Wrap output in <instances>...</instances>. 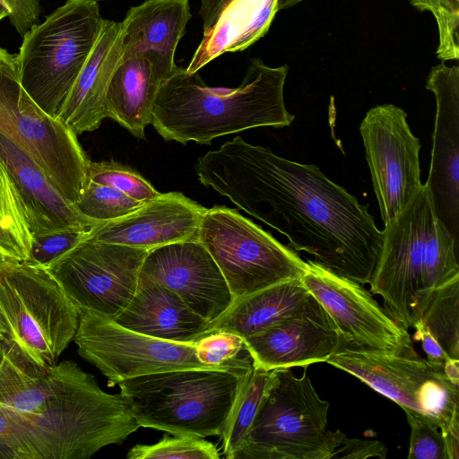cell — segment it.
<instances>
[{"instance_id":"14","label":"cell","mask_w":459,"mask_h":459,"mask_svg":"<svg viewBox=\"0 0 459 459\" xmlns=\"http://www.w3.org/2000/svg\"><path fill=\"white\" fill-rule=\"evenodd\" d=\"M405 111L394 104L377 105L362 119L359 133L373 189L385 225L392 221L421 188L420 139Z\"/></svg>"},{"instance_id":"4","label":"cell","mask_w":459,"mask_h":459,"mask_svg":"<svg viewBox=\"0 0 459 459\" xmlns=\"http://www.w3.org/2000/svg\"><path fill=\"white\" fill-rule=\"evenodd\" d=\"M459 244L438 219L425 184L383 230L369 282L404 330L422 316L436 289L459 276Z\"/></svg>"},{"instance_id":"24","label":"cell","mask_w":459,"mask_h":459,"mask_svg":"<svg viewBox=\"0 0 459 459\" xmlns=\"http://www.w3.org/2000/svg\"><path fill=\"white\" fill-rule=\"evenodd\" d=\"M278 0H230L203 32L186 70L198 71L226 53L243 51L264 36L278 12Z\"/></svg>"},{"instance_id":"3","label":"cell","mask_w":459,"mask_h":459,"mask_svg":"<svg viewBox=\"0 0 459 459\" xmlns=\"http://www.w3.org/2000/svg\"><path fill=\"white\" fill-rule=\"evenodd\" d=\"M286 65L253 58L236 88L210 87L198 73L178 66L156 96L151 125L166 141L211 144L217 137L250 128L290 126L283 99Z\"/></svg>"},{"instance_id":"22","label":"cell","mask_w":459,"mask_h":459,"mask_svg":"<svg viewBox=\"0 0 459 459\" xmlns=\"http://www.w3.org/2000/svg\"><path fill=\"white\" fill-rule=\"evenodd\" d=\"M117 324L160 340L194 343L212 332L210 323L174 291L139 275L137 290Z\"/></svg>"},{"instance_id":"30","label":"cell","mask_w":459,"mask_h":459,"mask_svg":"<svg viewBox=\"0 0 459 459\" xmlns=\"http://www.w3.org/2000/svg\"><path fill=\"white\" fill-rule=\"evenodd\" d=\"M0 223L24 253L30 255L33 235L22 197L0 156Z\"/></svg>"},{"instance_id":"46","label":"cell","mask_w":459,"mask_h":459,"mask_svg":"<svg viewBox=\"0 0 459 459\" xmlns=\"http://www.w3.org/2000/svg\"><path fill=\"white\" fill-rule=\"evenodd\" d=\"M303 0H278L277 1V9L282 10V9H288L290 7L294 6L298 3L301 2Z\"/></svg>"},{"instance_id":"42","label":"cell","mask_w":459,"mask_h":459,"mask_svg":"<svg viewBox=\"0 0 459 459\" xmlns=\"http://www.w3.org/2000/svg\"><path fill=\"white\" fill-rule=\"evenodd\" d=\"M25 374L10 359L0 344V393L15 385Z\"/></svg>"},{"instance_id":"10","label":"cell","mask_w":459,"mask_h":459,"mask_svg":"<svg viewBox=\"0 0 459 459\" xmlns=\"http://www.w3.org/2000/svg\"><path fill=\"white\" fill-rule=\"evenodd\" d=\"M198 240L223 274L234 301L273 284L301 278L304 261L292 248L238 210L215 205L204 212Z\"/></svg>"},{"instance_id":"43","label":"cell","mask_w":459,"mask_h":459,"mask_svg":"<svg viewBox=\"0 0 459 459\" xmlns=\"http://www.w3.org/2000/svg\"><path fill=\"white\" fill-rule=\"evenodd\" d=\"M6 260L27 261L28 255L0 223V262Z\"/></svg>"},{"instance_id":"48","label":"cell","mask_w":459,"mask_h":459,"mask_svg":"<svg viewBox=\"0 0 459 459\" xmlns=\"http://www.w3.org/2000/svg\"><path fill=\"white\" fill-rule=\"evenodd\" d=\"M448 4L455 15L459 16V0H447Z\"/></svg>"},{"instance_id":"13","label":"cell","mask_w":459,"mask_h":459,"mask_svg":"<svg viewBox=\"0 0 459 459\" xmlns=\"http://www.w3.org/2000/svg\"><path fill=\"white\" fill-rule=\"evenodd\" d=\"M74 341L77 353L108 378V386L152 373L213 368L197 359L194 343L151 337L90 310L80 311Z\"/></svg>"},{"instance_id":"35","label":"cell","mask_w":459,"mask_h":459,"mask_svg":"<svg viewBox=\"0 0 459 459\" xmlns=\"http://www.w3.org/2000/svg\"><path fill=\"white\" fill-rule=\"evenodd\" d=\"M420 11L430 12L437 22L439 43L437 56L443 62L459 57V16L455 15L447 0H410Z\"/></svg>"},{"instance_id":"2","label":"cell","mask_w":459,"mask_h":459,"mask_svg":"<svg viewBox=\"0 0 459 459\" xmlns=\"http://www.w3.org/2000/svg\"><path fill=\"white\" fill-rule=\"evenodd\" d=\"M0 405L12 425L17 459H87L140 428L123 395L101 390L73 360L40 377L24 374L0 393Z\"/></svg>"},{"instance_id":"33","label":"cell","mask_w":459,"mask_h":459,"mask_svg":"<svg viewBox=\"0 0 459 459\" xmlns=\"http://www.w3.org/2000/svg\"><path fill=\"white\" fill-rule=\"evenodd\" d=\"M194 345L197 359L213 368H231L250 356L244 339L227 331H212Z\"/></svg>"},{"instance_id":"32","label":"cell","mask_w":459,"mask_h":459,"mask_svg":"<svg viewBox=\"0 0 459 459\" xmlns=\"http://www.w3.org/2000/svg\"><path fill=\"white\" fill-rule=\"evenodd\" d=\"M87 178L112 186L140 202H147L160 194L134 169L112 160H90Z\"/></svg>"},{"instance_id":"39","label":"cell","mask_w":459,"mask_h":459,"mask_svg":"<svg viewBox=\"0 0 459 459\" xmlns=\"http://www.w3.org/2000/svg\"><path fill=\"white\" fill-rule=\"evenodd\" d=\"M412 327L415 329L414 338L421 342L422 349L427 356L426 359L435 365H443L449 357L427 329L423 322L419 319Z\"/></svg>"},{"instance_id":"16","label":"cell","mask_w":459,"mask_h":459,"mask_svg":"<svg viewBox=\"0 0 459 459\" xmlns=\"http://www.w3.org/2000/svg\"><path fill=\"white\" fill-rule=\"evenodd\" d=\"M140 275L174 291L210 324L234 302L219 266L198 239L149 250Z\"/></svg>"},{"instance_id":"49","label":"cell","mask_w":459,"mask_h":459,"mask_svg":"<svg viewBox=\"0 0 459 459\" xmlns=\"http://www.w3.org/2000/svg\"><path fill=\"white\" fill-rule=\"evenodd\" d=\"M1 337H2V331H1V326H0V340H1Z\"/></svg>"},{"instance_id":"17","label":"cell","mask_w":459,"mask_h":459,"mask_svg":"<svg viewBox=\"0 0 459 459\" xmlns=\"http://www.w3.org/2000/svg\"><path fill=\"white\" fill-rule=\"evenodd\" d=\"M426 88L436 98L429 172L425 183L438 219L459 244V67L431 68Z\"/></svg>"},{"instance_id":"8","label":"cell","mask_w":459,"mask_h":459,"mask_svg":"<svg viewBox=\"0 0 459 459\" xmlns=\"http://www.w3.org/2000/svg\"><path fill=\"white\" fill-rule=\"evenodd\" d=\"M304 367L271 370L258 411L235 459H333L342 432L326 429L330 403Z\"/></svg>"},{"instance_id":"9","label":"cell","mask_w":459,"mask_h":459,"mask_svg":"<svg viewBox=\"0 0 459 459\" xmlns=\"http://www.w3.org/2000/svg\"><path fill=\"white\" fill-rule=\"evenodd\" d=\"M0 133L22 150L70 203L80 198L90 159L77 134L23 88L16 55L0 48Z\"/></svg>"},{"instance_id":"27","label":"cell","mask_w":459,"mask_h":459,"mask_svg":"<svg viewBox=\"0 0 459 459\" xmlns=\"http://www.w3.org/2000/svg\"><path fill=\"white\" fill-rule=\"evenodd\" d=\"M270 377L271 370L253 366L243 378L221 436L225 458L235 459L258 411Z\"/></svg>"},{"instance_id":"29","label":"cell","mask_w":459,"mask_h":459,"mask_svg":"<svg viewBox=\"0 0 459 459\" xmlns=\"http://www.w3.org/2000/svg\"><path fill=\"white\" fill-rule=\"evenodd\" d=\"M144 203L112 186L87 178L82 193L74 205L82 215L92 221H108L132 212Z\"/></svg>"},{"instance_id":"5","label":"cell","mask_w":459,"mask_h":459,"mask_svg":"<svg viewBox=\"0 0 459 459\" xmlns=\"http://www.w3.org/2000/svg\"><path fill=\"white\" fill-rule=\"evenodd\" d=\"M80 311L50 270L0 262V344L25 374L40 377L74 340Z\"/></svg>"},{"instance_id":"44","label":"cell","mask_w":459,"mask_h":459,"mask_svg":"<svg viewBox=\"0 0 459 459\" xmlns=\"http://www.w3.org/2000/svg\"><path fill=\"white\" fill-rule=\"evenodd\" d=\"M230 1V0H201L199 14L203 21L204 30H206L214 23L223 7Z\"/></svg>"},{"instance_id":"38","label":"cell","mask_w":459,"mask_h":459,"mask_svg":"<svg viewBox=\"0 0 459 459\" xmlns=\"http://www.w3.org/2000/svg\"><path fill=\"white\" fill-rule=\"evenodd\" d=\"M10 10L11 23L22 37L38 24L41 13L39 0H3Z\"/></svg>"},{"instance_id":"15","label":"cell","mask_w":459,"mask_h":459,"mask_svg":"<svg viewBox=\"0 0 459 459\" xmlns=\"http://www.w3.org/2000/svg\"><path fill=\"white\" fill-rule=\"evenodd\" d=\"M300 279L329 314L344 340L392 354H419L409 331L395 323L362 285L312 259L306 261Z\"/></svg>"},{"instance_id":"47","label":"cell","mask_w":459,"mask_h":459,"mask_svg":"<svg viewBox=\"0 0 459 459\" xmlns=\"http://www.w3.org/2000/svg\"><path fill=\"white\" fill-rule=\"evenodd\" d=\"M10 15V10L3 0H0V21Z\"/></svg>"},{"instance_id":"1","label":"cell","mask_w":459,"mask_h":459,"mask_svg":"<svg viewBox=\"0 0 459 459\" xmlns=\"http://www.w3.org/2000/svg\"><path fill=\"white\" fill-rule=\"evenodd\" d=\"M199 181L285 236L334 273L369 284L383 243L368 205L314 164L278 156L240 136L198 158Z\"/></svg>"},{"instance_id":"6","label":"cell","mask_w":459,"mask_h":459,"mask_svg":"<svg viewBox=\"0 0 459 459\" xmlns=\"http://www.w3.org/2000/svg\"><path fill=\"white\" fill-rule=\"evenodd\" d=\"M249 356L229 368L178 369L143 375L117 385L140 427L174 436H221Z\"/></svg>"},{"instance_id":"31","label":"cell","mask_w":459,"mask_h":459,"mask_svg":"<svg viewBox=\"0 0 459 459\" xmlns=\"http://www.w3.org/2000/svg\"><path fill=\"white\" fill-rule=\"evenodd\" d=\"M216 446L201 437L164 436L152 445L138 444L128 451L127 459H218Z\"/></svg>"},{"instance_id":"21","label":"cell","mask_w":459,"mask_h":459,"mask_svg":"<svg viewBox=\"0 0 459 459\" xmlns=\"http://www.w3.org/2000/svg\"><path fill=\"white\" fill-rule=\"evenodd\" d=\"M0 156L22 197L33 237L70 227L91 230L100 222L82 215L53 186L41 169L1 133Z\"/></svg>"},{"instance_id":"7","label":"cell","mask_w":459,"mask_h":459,"mask_svg":"<svg viewBox=\"0 0 459 459\" xmlns=\"http://www.w3.org/2000/svg\"><path fill=\"white\" fill-rule=\"evenodd\" d=\"M95 0H66L22 36L16 55L22 84L48 115L59 117L101 32Z\"/></svg>"},{"instance_id":"28","label":"cell","mask_w":459,"mask_h":459,"mask_svg":"<svg viewBox=\"0 0 459 459\" xmlns=\"http://www.w3.org/2000/svg\"><path fill=\"white\" fill-rule=\"evenodd\" d=\"M420 319L447 356L459 359V276L434 290Z\"/></svg>"},{"instance_id":"19","label":"cell","mask_w":459,"mask_h":459,"mask_svg":"<svg viewBox=\"0 0 459 459\" xmlns=\"http://www.w3.org/2000/svg\"><path fill=\"white\" fill-rule=\"evenodd\" d=\"M206 210L182 193H160L123 217L96 223L87 238L146 250L195 240Z\"/></svg>"},{"instance_id":"37","label":"cell","mask_w":459,"mask_h":459,"mask_svg":"<svg viewBox=\"0 0 459 459\" xmlns=\"http://www.w3.org/2000/svg\"><path fill=\"white\" fill-rule=\"evenodd\" d=\"M387 451V447L379 440L350 438L343 434L335 449L333 458L366 459L377 457L385 459Z\"/></svg>"},{"instance_id":"50","label":"cell","mask_w":459,"mask_h":459,"mask_svg":"<svg viewBox=\"0 0 459 459\" xmlns=\"http://www.w3.org/2000/svg\"><path fill=\"white\" fill-rule=\"evenodd\" d=\"M95 1H97V2H98V1H103V0H95Z\"/></svg>"},{"instance_id":"12","label":"cell","mask_w":459,"mask_h":459,"mask_svg":"<svg viewBox=\"0 0 459 459\" xmlns=\"http://www.w3.org/2000/svg\"><path fill=\"white\" fill-rule=\"evenodd\" d=\"M148 251L86 237L47 267L79 311L114 319L134 296Z\"/></svg>"},{"instance_id":"45","label":"cell","mask_w":459,"mask_h":459,"mask_svg":"<svg viewBox=\"0 0 459 459\" xmlns=\"http://www.w3.org/2000/svg\"><path fill=\"white\" fill-rule=\"evenodd\" d=\"M444 371L453 384L459 385V359H446L444 363Z\"/></svg>"},{"instance_id":"23","label":"cell","mask_w":459,"mask_h":459,"mask_svg":"<svg viewBox=\"0 0 459 459\" xmlns=\"http://www.w3.org/2000/svg\"><path fill=\"white\" fill-rule=\"evenodd\" d=\"M123 56L120 22L104 20L100 37L58 117L77 135L100 127L106 114V93Z\"/></svg>"},{"instance_id":"26","label":"cell","mask_w":459,"mask_h":459,"mask_svg":"<svg viewBox=\"0 0 459 459\" xmlns=\"http://www.w3.org/2000/svg\"><path fill=\"white\" fill-rule=\"evenodd\" d=\"M311 297L300 278L284 281L234 301L210 324L211 330L230 332L244 339L294 316Z\"/></svg>"},{"instance_id":"18","label":"cell","mask_w":459,"mask_h":459,"mask_svg":"<svg viewBox=\"0 0 459 459\" xmlns=\"http://www.w3.org/2000/svg\"><path fill=\"white\" fill-rule=\"evenodd\" d=\"M341 339L333 319L312 295L299 312L244 342L253 366L270 371L326 362Z\"/></svg>"},{"instance_id":"25","label":"cell","mask_w":459,"mask_h":459,"mask_svg":"<svg viewBox=\"0 0 459 459\" xmlns=\"http://www.w3.org/2000/svg\"><path fill=\"white\" fill-rule=\"evenodd\" d=\"M167 79L143 55L120 61L106 93V114L138 139L145 138L158 91Z\"/></svg>"},{"instance_id":"41","label":"cell","mask_w":459,"mask_h":459,"mask_svg":"<svg viewBox=\"0 0 459 459\" xmlns=\"http://www.w3.org/2000/svg\"><path fill=\"white\" fill-rule=\"evenodd\" d=\"M0 459H17L15 442L9 418L0 405Z\"/></svg>"},{"instance_id":"36","label":"cell","mask_w":459,"mask_h":459,"mask_svg":"<svg viewBox=\"0 0 459 459\" xmlns=\"http://www.w3.org/2000/svg\"><path fill=\"white\" fill-rule=\"evenodd\" d=\"M89 229L70 227L36 235L27 260L30 263L48 266L52 261L65 254L89 233Z\"/></svg>"},{"instance_id":"34","label":"cell","mask_w":459,"mask_h":459,"mask_svg":"<svg viewBox=\"0 0 459 459\" xmlns=\"http://www.w3.org/2000/svg\"><path fill=\"white\" fill-rule=\"evenodd\" d=\"M411 429L408 459H446L438 423L410 409H403Z\"/></svg>"},{"instance_id":"11","label":"cell","mask_w":459,"mask_h":459,"mask_svg":"<svg viewBox=\"0 0 459 459\" xmlns=\"http://www.w3.org/2000/svg\"><path fill=\"white\" fill-rule=\"evenodd\" d=\"M328 364L392 400L436 420L439 428L459 413V385L420 354L405 356L359 346L342 337Z\"/></svg>"},{"instance_id":"20","label":"cell","mask_w":459,"mask_h":459,"mask_svg":"<svg viewBox=\"0 0 459 459\" xmlns=\"http://www.w3.org/2000/svg\"><path fill=\"white\" fill-rule=\"evenodd\" d=\"M192 17L188 0H145L120 22L123 56L148 57L168 79L176 70L175 54Z\"/></svg>"},{"instance_id":"40","label":"cell","mask_w":459,"mask_h":459,"mask_svg":"<svg viewBox=\"0 0 459 459\" xmlns=\"http://www.w3.org/2000/svg\"><path fill=\"white\" fill-rule=\"evenodd\" d=\"M446 458H459V413L455 414L447 422L440 426Z\"/></svg>"}]
</instances>
